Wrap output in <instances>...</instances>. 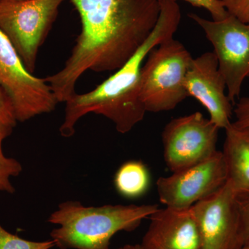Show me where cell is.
Masks as SVG:
<instances>
[{
  "mask_svg": "<svg viewBox=\"0 0 249 249\" xmlns=\"http://www.w3.org/2000/svg\"><path fill=\"white\" fill-rule=\"evenodd\" d=\"M80 18L81 31L60 71L45 78L58 103L76 92L88 70L114 71L124 65L153 31L159 0H70Z\"/></svg>",
  "mask_w": 249,
  "mask_h": 249,
  "instance_id": "1",
  "label": "cell"
},
{
  "mask_svg": "<svg viewBox=\"0 0 249 249\" xmlns=\"http://www.w3.org/2000/svg\"><path fill=\"white\" fill-rule=\"evenodd\" d=\"M158 20L146 40L124 65L107 80L88 93H75L65 102L62 137H71L80 118L89 113L107 118L121 134L129 132L145 117V107L140 98L141 71L144 60L152 49L173 37L181 21L178 2L160 0Z\"/></svg>",
  "mask_w": 249,
  "mask_h": 249,
  "instance_id": "2",
  "label": "cell"
},
{
  "mask_svg": "<svg viewBox=\"0 0 249 249\" xmlns=\"http://www.w3.org/2000/svg\"><path fill=\"white\" fill-rule=\"evenodd\" d=\"M159 209L157 204L85 207L79 201H65L49 218L58 226L51 237L60 249H109L116 233L132 231Z\"/></svg>",
  "mask_w": 249,
  "mask_h": 249,
  "instance_id": "3",
  "label": "cell"
},
{
  "mask_svg": "<svg viewBox=\"0 0 249 249\" xmlns=\"http://www.w3.org/2000/svg\"><path fill=\"white\" fill-rule=\"evenodd\" d=\"M193 60L173 37L152 49L141 71L140 98L147 112L173 110L188 97L184 81Z\"/></svg>",
  "mask_w": 249,
  "mask_h": 249,
  "instance_id": "4",
  "label": "cell"
},
{
  "mask_svg": "<svg viewBox=\"0 0 249 249\" xmlns=\"http://www.w3.org/2000/svg\"><path fill=\"white\" fill-rule=\"evenodd\" d=\"M65 0L0 2V30L17 51L28 71L34 73L39 49Z\"/></svg>",
  "mask_w": 249,
  "mask_h": 249,
  "instance_id": "5",
  "label": "cell"
},
{
  "mask_svg": "<svg viewBox=\"0 0 249 249\" xmlns=\"http://www.w3.org/2000/svg\"><path fill=\"white\" fill-rule=\"evenodd\" d=\"M0 87L14 107L17 121L24 122L53 111L58 102L45 78L30 73L0 30Z\"/></svg>",
  "mask_w": 249,
  "mask_h": 249,
  "instance_id": "6",
  "label": "cell"
},
{
  "mask_svg": "<svg viewBox=\"0 0 249 249\" xmlns=\"http://www.w3.org/2000/svg\"><path fill=\"white\" fill-rule=\"evenodd\" d=\"M189 18L204 31L212 44L232 103L240 97L242 84L249 78V24L229 15L222 20H210L196 14Z\"/></svg>",
  "mask_w": 249,
  "mask_h": 249,
  "instance_id": "7",
  "label": "cell"
},
{
  "mask_svg": "<svg viewBox=\"0 0 249 249\" xmlns=\"http://www.w3.org/2000/svg\"><path fill=\"white\" fill-rule=\"evenodd\" d=\"M219 130L199 111L170 121L162 133L163 157L168 169L175 173L214 155Z\"/></svg>",
  "mask_w": 249,
  "mask_h": 249,
  "instance_id": "8",
  "label": "cell"
},
{
  "mask_svg": "<svg viewBox=\"0 0 249 249\" xmlns=\"http://www.w3.org/2000/svg\"><path fill=\"white\" fill-rule=\"evenodd\" d=\"M201 249H241L242 235L237 196L230 183L191 206Z\"/></svg>",
  "mask_w": 249,
  "mask_h": 249,
  "instance_id": "9",
  "label": "cell"
},
{
  "mask_svg": "<svg viewBox=\"0 0 249 249\" xmlns=\"http://www.w3.org/2000/svg\"><path fill=\"white\" fill-rule=\"evenodd\" d=\"M160 177L157 187L160 203L173 209H189L214 193L227 181V170L222 152L199 163Z\"/></svg>",
  "mask_w": 249,
  "mask_h": 249,
  "instance_id": "10",
  "label": "cell"
},
{
  "mask_svg": "<svg viewBox=\"0 0 249 249\" xmlns=\"http://www.w3.org/2000/svg\"><path fill=\"white\" fill-rule=\"evenodd\" d=\"M188 96L197 100L209 112L210 120L219 128L231 124L233 103L227 93L225 80L219 70L213 52H206L193 59L184 81Z\"/></svg>",
  "mask_w": 249,
  "mask_h": 249,
  "instance_id": "11",
  "label": "cell"
},
{
  "mask_svg": "<svg viewBox=\"0 0 249 249\" xmlns=\"http://www.w3.org/2000/svg\"><path fill=\"white\" fill-rule=\"evenodd\" d=\"M143 249H201L199 229L189 209H159L149 217Z\"/></svg>",
  "mask_w": 249,
  "mask_h": 249,
  "instance_id": "12",
  "label": "cell"
},
{
  "mask_svg": "<svg viewBox=\"0 0 249 249\" xmlns=\"http://www.w3.org/2000/svg\"><path fill=\"white\" fill-rule=\"evenodd\" d=\"M222 153L227 170V181L237 197L249 196V127L231 123L225 129Z\"/></svg>",
  "mask_w": 249,
  "mask_h": 249,
  "instance_id": "13",
  "label": "cell"
},
{
  "mask_svg": "<svg viewBox=\"0 0 249 249\" xmlns=\"http://www.w3.org/2000/svg\"><path fill=\"white\" fill-rule=\"evenodd\" d=\"M150 183L146 165L141 160H129L117 170L114 178L116 191L127 198H137L145 194Z\"/></svg>",
  "mask_w": 249,
  "mask_h": 249,
  "instance_id": "14",
  "label": "cell"
},
{
  "mask_svg": "<svg viewBox=\"0 0 249 249\" xmlns=\"http://www.w3.org/2000/svg\"><path fill=\"white\" fill-rule=\"evenodd\" d=\"M13 129L0 127V191L13 194L15 188L10 178L17 177L22 171V166L18 160L6 157L2 150L3 142L12 133Z\"/></svg>",
  "mask_w": 249,
  "mask_h": 249,
  "instance_id": "15",
  "label": "cell"
},
{
  "mask_svg": "<svg viewBox=\"0 0 249 249\" xmlns=\"http://www.w3.org/2000/svg\"><path fill=\"white\" fill-rule=\"evenodd\" d=\"M55 247L53 240L33 242L24 240L4 229L0 224V249H51Z\"/></svg>",
  "mask_w": 249,
  "mask_h": 249,
  "instance_id": "16",
  "label": "cell"
},
{
  "mask_svg": "<svg viewBox=\"0 0 249 249\" xmlns=\"http://www.w3.org/2000/svg\"><path fill=\"white\" fill-rule=\"evenodd\" d=\"M17 122L12 103L0 87V127L14 129Z\"/></svg>",
  "mask_w": 249,
  "mask_h": 249,
  "instance_id": "17",
  "label": "cell"
},
{
  "mask_svg": "<svg viewBox=\"0 0 249 249\" xmlns=\"http://www.w3.org/2000/svg\"><path fill=\"white\" fill-rule=\"evenodd\" d=\"M177 1V0H175ZM196 7L209 11L213 20H222L229 16L221 0H183Z\"/></svg>",
  "mask_w": 249,
  "mask_h": 249,
  "instance_id": "18",
  "label": "cell"
},
{
  "mask_svg": "<svg viewBox=\"0 0 249 249\" xmlns=\"http://www.w3.org/2000/svg\"><path fill=\"white\" fill-rule=\"evenodd\" d=\"M231 16L242 22L249 24V0H221Z\"/></svg>",
  "mask_w": 249,
  "mask_h": 249,
  "instance_id": "19",
  "label": "cell"
},
{
  "mask_svg": "<svg viewBox=\"0 0 249 249\" xmlns=\"http://www.w3.org/2000/svg\"><path fill=\"white\" fill-rule=\"evenodd\" d=\"M235 121L232 124L238 127H249V97L239 98L233 107Z\"/></svg>",
  "mask_w": 249,
  "mask_h": 249,
  "instance_id": "20",
  "label": "cell"
},
{
  "mask_svg": "<svg viewBox=\"0 0 249 249\" xmlns=\"http://www.w3.org/2000/svg\"><path fill=\"white\" fill-rule=\"evenodd\" d=\"M245 245L249 244V196L237 197Z\"/></svg>",
  "mask_w": 249,
  "mask_h": 249,
  "instance_id": "21",
  "label": "cell"
},
{
  "mask_svg": "<svg viewBox=\"0 0 249 249\" xmlns=\"http://www.w3.org/2000/svg\"><path fill=\"white\" fill-rule=\"evenodd\" d=\"M129 249H143L140 245H129Z\"/></svg>",
  "mask_w": 249,
  "mask_h": 249,
  "instance_id": "22",
  "label": "cell"
},
{
  "mask_svg": "<svg viewBox=\"0 0 249 249\" xmlns=\"http://www.w3.org/2000/svg\"><path fill=\"white\" fill-rule=\"evenodd\" d=\"M25 1V0H0V2H16V1Z\"/></svg>",
  "mask_w": 249,
  "mask_h": 249,
  "instance_id": "23",
  "label": "cell"
},
{
  "mask_svg": "<svg viewBox=\"0 0 249 249\" xmlns=\"http://www.w3.org/2000/svg\"><path fill=\"white\" fill-rule=\"evenodd\" d=\"M241 249H249V244H247V245H244V247Z\"/></svg>",
  "mask_w": 249,
  "mask_h": 249,
  "instance_id": "24",
  "label": "cell"
},
{
  "mask_svg": "<svg viewBox=\"0 0 249 249\" xmlns=\"http://www.w3.org/2000/svg\"><path fill=\"white\" fill-rule=\"evenodd\" d=\"M119 249H129V245H125L124 247H122V248Z\"/></svg>",
  "mask_w": 249,
  "mask_h": 249,
  "instance_id": "25",
  "label": "cell"
}]
</instances>
